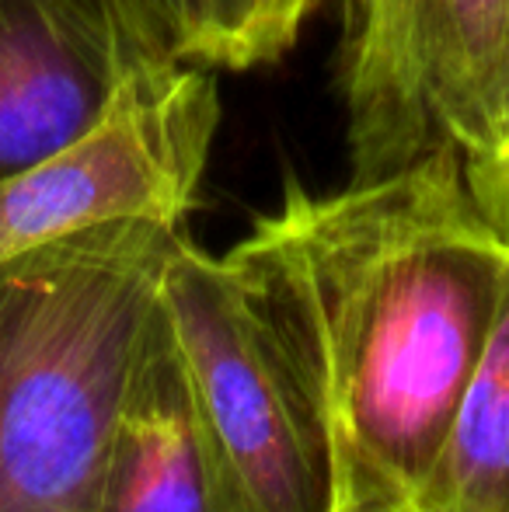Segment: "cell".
<instances>
[{"label":"cell","mask_w":509,"mask_h":512,"mask_svg":"<svg viewBox=\"0 0 509 512\" xmlns=\"http://www.w3.org/2000/svg\"><path fill=\"white\" fill-rule=\"evenodd\" d=\"M231 258L328 439L335 512H408L489 342L509 244L457 150L342 192L290 182Z\"/></svg>","instance_id":"1"},{"label":"cell","mask_w":509,"mask_h":512,"mask_svg":"<svg viewBox=\"0 0 509 512\" xmlns=\"http://www.w3.org/2000/svg\"><path fill=\"white\" fill-rule=\"evenodd\" d=\"M178 230L112 220L0 265V512H95Z\"/></svg>","instance_id":"2"},{"label":"cell","mask_w":509,"mask_h":512,"mask_svg":"<svg viewBox=\"0 0 509 512\" xmlns=\"http://www.w3.org/2000/svg\"><path fill=\"white\" fill-rule=\"evenodd\" d=\"M161 304L245 512H335V471L314 401L252 279L178 230Z\"/></svg>","instance_id":"3"},{"label":"cell","mask_w":509,"mask_h":512,"mask_svg":"<svg viewBox=\"0 0 509 512\" xmlns=\"http://www.w3.org/2000/svg\"><path fill=\"white\" fill-rule=\"evenodd\" d=\"M349 182L471 157L509 108V0H342Z\"/></svg>","instance_id":"4"},{"label":"cell","mask_w":509,"mask_h":512,"mask_svg":"<svg viewBox=\"0 0 509 512\" xmlns=\"http://www.w3.org/2000/svg\"><path fill=\"white\" fill-rule=\"evenodd\" d=\"M220 126V91L206 67L119 105L60 157L0 182V265L112 220L182 227L203 185Z\"/></svg>","instance_id":"5"},{"label":"cell","mask_w":509,"mask_h":512,"mask_svg":"<svg viewBox=\"0 0 509 512\" xmlns=\"http://www.w3.org/2000/svg\"><path fill=\"white\" fill-rule=\"evenodd\" d=\"M178 67L150 0H0V182L77 147Z\"/></svg>","instance_id":"6"},{"label":"cell","mask_w":509,"mask_h":512,"mask_svg":"<svg viewBox=\"0 0 509 512\" xmlns=\"http://www.w3.org/2000/svg\"><path fill=\"white\" fill-rule=\"evenodd\" d=\"M95 512H245L185 377L161 293L112 418Z\"/></svg>","instance_id":"7"},{"label":"cell","mask_w":509,"mask_h":512,"mask_svg":"<svg viewBox=\"0 0 509 512\" xmlns=\"http://www.w3.org/2000/svg\"><path fill=\"white\" fill-rule=\"evenodd\" d=\"M408 512H509V279L482 359Z\"/></svg>","instance_id":"8"},{"label":"cell","mask_w":509,"mask_h":512,"mask_svg":"<svg viewBox=\"0 0 509 512\" xmlns=\"http://www.w3.org/2000/svg\"><path fill=\"white\" fill-rule=\"evenodd\" d=\"M178 60L206 70L276 63L325 0H150Z\"/></svg>","instance_id":"9"},{"label":"cell","mask_w":509,"mask_h":512,"mask_svg":"<svg viewBox=\"0 0 509 512\" xmlns=\"http://www.w3.org/2000/svg\"><path fill=\"white\" fill-rule=\"evenodd\" d=\"M461 164L464 182H468V192L475 199L478 213L509 244V108L499 119L489 147L471 157H461Z\"/></svg>","instance_id":"10"}]
</instances>
